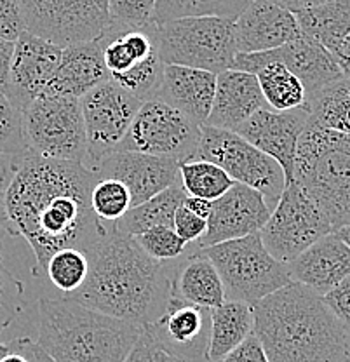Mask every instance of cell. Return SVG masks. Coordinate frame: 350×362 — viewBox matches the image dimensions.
I'll return each mask as SVG.
<instances>
[{"label":"cell","mask_w":350,"mask_h":362,"mask_svg":"<svg viewBox=\"0 0 350 362\" xmlns=\"http://www.w3.org/2000/svg\"><path fill=\"white\" fill-rule=\"evenodd\" d=\"M305 107L312 124L350 136V77L344 75L308 96Z\"/></svg>","instance_id":"f546056e"},{"label":"cell","mask_w":350,"mask_h":362,"mask_svg":"<svg viewBox=\"0 0 350 362\" xmlns=\"http://www.w3.org/2000/svg\"><path fill=\"white\" fill-rule=\"evenodd\" d=\"M78 101L88 138L84 165L94 169L105 157L119 150L143 103L114 81L96 86Z\"/></svg>","instance_id":"5bb4252c"},{"label":"cell","mask_w":350,"mask_h":362,"mask_svg":"<svg viewBox=\"0 0 350 362\" xmlns=\"http://www.w3.org/2000/svg\"><path fill=\"white\" fill-rule=\"evenodd\" d=\"M272 207L262 194L246 185L233 183V187L211 204L208 228L195 243V249H206L228 240L259 233L269 221Z\"/></svg>","instance_id":"e0dca14e"},{"label":"cell","mask_w":350,"mask_h":362,"mask_svg":"<svg viewBox=\"0 0 350 362\" xmlns=\"http://www.w3.org/2000/svg\"><path fill=\"white\" fill-rule=\"evenodd\" d=\"M0 156L9 158L14 165L33 156L25 141L23 112L14 107L4 93H0Z\"/></svg>","instance_id":"d590c367"},{"label":"cell","mask_w":350,"mask_h":362,"mask_svg":"<svg viewBox=\"0 0 350 362\" xmlns=\"http://www.w3.org/2000/svg\"><path fill=\"white\" fill-rule=\"evenodd\" d=\"M180 183L187 195L214 202L227 194L235 181L213 162L192 158L180 164Z\"/></svg>","instance_id":"d6a6232c"},{"label":"cell","mask_w":350,"mask_h":362,"mask_svg":"<svg viewBox=\"0 0 350 362\" xmlns=\"http://www.w3.org/2000/svg\"><path fill=\"white\" fill-rule=\"evenodd\" d=\"M143 331L175 362H209V308L171 294L164 314Z\"/></svg>","instance_id":"9a60e30c"},{"label":"cell","mask_w":350,"mask_h":362,"mask_svg":"<svg viewBox=\"0 0 350 362\" xmlns=\"http://www.w3.org/2000/svg\"><path fill=\"white\" fill-rule=\"evenodd\" d=\"M221 362H270L259 339L251 334Z\"/></svg>","instance_id":"7bdbcfd3"},{"label":"cell","mask_w":350,"mask_h":362,"mask_svg":"<svg viewBox=\"0 0 350 362\" xmlns=\"http://www.w3.org/2000/svg\"><path fill=\"white\" fill-rule=\"evenodd\" d=\"M110 81L98 40L63 47L58 68L46 94H65L81 100L86 93Z\"/></svg>","instance_id":"d4e9b609"},{"label":"cell","mask_w":350,"mask_h":362,"mask_svg":"<svg viewBox=\"0 0 350 362\" xmlns=\"http://www.w3.org/2000/svg\"><path fill=\"white\" fill-rule=\"evenodd\" d=\"M124 362H175L168 354H164L156 343L152 341L145 334V331L141 333L140 339L134 345V349L131 350V354L127 356V359Z\"/></svg>","instance_id":"ee69618b"},{"label":"cell","mask_w":350,"mask_h":362,"mask_svg":"<svg viewBox=\"0 0 350 362\" xmlns=\"http://www.w3.org/2000/svg\"><path fill=\"white\" fill-rule=\"evenodd\" d=\"M269 108L257 75L240 70H225L216 75L213 108L204 126L235 133L255 113Z\"/></svg>","instance_id":"603a6c76"},{"label":"cell","mask_w":350,"mask_h":362,"mask_svg":"<svg viewBox=\"0 0 350 362\" xmlns=\"http://www.w3.org/2000/svg\"><path fill=\"white\" fill-rule=\"evenodd\" d=\"M288 272L293 282L325 296L350 275V247L333 232L288 263Z\"/></svg>","instance_id":"7402d4cb"},{"label":"cell","mask_w":350,"mask_h":362,"mask_svg":"<svg viewBox=\"0 0 350 362\" xmlns=\"http://www.w3.org/2000/svg\"><path fill=\"white\" fill-rule=\"evenodd\" d=\"M349 362H350V361H349Z\"/></svg>","instance_id":"6f0895ef"},{"label":"cell","mask_w":350,"mask_h":362,"mask_svg":"<svg viewBox=\"0 0 350 362\" xmlns=\"http://www.w3.org/2000/svg\"><path fill=\"white\" fill-rule=\"evenodd\" d=\"M89 274L84 286L70 294L93 310L145 327L159 319L173 294L175 262H157L119 232L115 225L88 252Z\"/></svg>","instance_id":"7a4b0ae2"},{"label":"cell","mask_w":350,"mask_h":362,"mask_svg":"<svg viewBox=\"0 0 350 362\" xmlns=\"http://www.w3.org/2000/svg\"><path fill=\"white\" fill-rule=\"evenodd\" d=\"M216 269L225 300L257 305L269 294L291 284L288 265L267 251L259 233L199 249Z\"/></svg>","instance_id":"52a82bcc"},{"label":"cell","mask_w":350,"mask_h":362,"mask_svg":"<svg viewBox=\"0 0 350 362\" xmlns=\"http://www.w3.org/2000/svg\"><path fill=\"white\" fill-rule=\"evenodd\" d=\"M185 197L187 194L182 183L173 185L148 201L131 207L122 220L114 223L115 228L126 235L134 237L156 226H173L176 209L183 206Z\"/></svg>","instance_id":"83f0119b"},{"label":"cell","mask_w":350,"mask_h":362,"mask_svg":"<svg viewBox=\"0 0 350 362\" xmlns=\"http://www.w3.org/2000/svg\"><path fill=\"white\" fill-rule=\"evenodd\" d=\"M14 47H16V42L0 39V93H6L7 84H9Z\"/></svg>","instance_id":"f6af8a7d"},{"label":"cell","mask_w":350,"mask_h":362,"mask_svg":"<svg viewBox=\"0 0 350 362\" xmlns=\"http://www.w3.org/2000/svg\"><path fill=\"white\" fill-rule=\"evenodd\" d=\"M9 233V220H7L6 201H4V190H0V247H2V240Z\"/></svg>","instance_id":"f5cc1de1"},{"label":"cell","mask_w":350,"mask_h":362,"mask_svg":"<svg viewBox=\"0 0 350 362\" xmlns=\"http://www.w3.org/2000/svg\"><path fill=\"white\" fill-rule=\"evenodd\" d=\"M0 362H30V359L26 357V354L16 345V343H14V339H13V341L9 343V352H7L6 356L0 359Z\"/></svg>","instance_id":"816d5d0a"},{"label":"cell","mask_w":350,"mask_h":362,"mask_svg":"<svg viewBox=\"0 0 350 362\" xmlns=\"http://www.w3.org/2000/svg\"><path fill=\"white\" fill-rule=\"evenodd\" d=\"M98 180L120 181L129 190L133 207L180 183V164L171 158L117 150L91 169Z\"/></svg>","instance_id":"ac0fdd59"},{"label":"cell","mask_w":350,"mask_h":362,"mask_svg":"<svg viewBox=\"0 0 350 362\" xmlns=\"http://www.w3.org/2000/svg\"><path fill=\"white\" fill-rule=\"evenodd\" d=\"M214 93L216 74L197 68L165 65L163 84L156 100L182 112L197 126H204L213 108Z\"/></svg>","instance_id":"cb8c5ba5"},{"label":"cell","mask_w":350,"mask_h":362,"mask_svg":"<svg viewBox=\"0 0 350 362\" xmlns=\"http://www.w3.org/2000/svg\"><path fill=\"white\" fill-rule=\"evenodd\" d=\"M9 352V343H0V359Z\"/></svg>","instance_id":"11a10c76"},{"label":"cell","mask_w":350,"mask_h":362,"mask_svg":"<svg viewBox=\"0 0 350 362\" xmlns=\"http://www.w3.org/2000/svg\"><path fill=\"white\" fill-rule=\"evenodd\" d=\"M349 354H350V329H349Z\"/></svg>","instance_id":"9f6ffc18"},{"label":"cell","mask_w":350,"mask_h":362,"mask_svg":"<svg viewBox=\"0 0 350 362\" xmlns=\"http://www.w3.org/2000/svg\"><path fill=\"white\" fill-rule=\"evenodd\" d=\"M233 28L237 54L272 51L302 35L295 14L270 0H253L233 20Z\"/></svg>","instance_id":"44dd1931"},{"label":"cell","mask_w":350,"mask_h":362,"mask_svg":"<svg viewBox=\"0 0 350 362\" xmlns=\"http://www.w3.org/2000/svg\"><path fill=\"white\" fill-rule=\"evenodd\" d=\"M270 2L277 4V6L284 7V9L291 11L293 14H296V13H300V11L322 6V4L331 2V0H270Z\"/></svg>","instance_id":"681fc988"},{"label":"cell","mask_w":350,"mask_h":362,"mask_svg":"<svg viewBox=\"0 0 350 362\" xmlns=\"http://www.w3.org/2000/svg\"><path fill=\"white\" fill-rule=\"evenodd\" d=\"M89 274L88 252L75 247H65L49 258L44 275L66 298L84 286Z\"/></svg>","instance_id":"836d02e7"},{"label":"cell","mask_w":350,"mask_h":362,"mask_svg":"<svg viewBox=\"0 0 350 362\" xmlns=\"http://www.w3.org/2000/svg\"><path fill=\"white\" fill-rule=\"evenodd\" d=\"M133 239L150 258L157 262H175L185 255L188 247V244L182 237H178L173 226H156L140 235H134Z\"/></svg>","instance_id":"74e56055"},{"label":"cell","mask_w":350,"mask_h":362,"mask_svg":"<svg viewBox=\"0 0 350 362\" xmlns=\"http://www.w3.org/2000/svg\"><path fill=\"white\" fill-rule=\"evenodd\" d=\"M62 51V47L30 32L21 33L14 47L9 84L4 93L14 107L23 112L35 98L47 93Z\"/></svg>","instance_id":"d6986e66"},{"label":"cell","mask_w":350,"mask_h":362,"mask_svg":"<svg viewBox=\"0 0 350 362\" xmlns=\"http://www.w3.org/2000/svg\"><path fill=\"white\" fill-rule=\"evenodd\" d=\"M141 333L138 324L105 315L70 298L39 301L37 343L56 362H124Z\"/></svg>","instance_id":"277c9868"},{"label":"cell","mask_w":350,"mask_h":362,"mask_svg":"<svg viewBox=\"0 0 350 362\" xmlns=\"http://www.w3.org/2000/svg\"><path fill=\"white\" fill-rule=\"evenodd\" d=\"M293 181L322 211L333 232L350 223V136L310 120L300 134Z\"/></svg>","instance_id":"5b68a950"},{"label":"cell","mask_w":350,"mask_h":362,"mask_svg":"<svg viewBox=\"0 0 350 362\" xmlns=\"http://www.w3.org/2000/svg\"><path fill=\"white\" fill-rule=\"evenodd\" d=\"M337 235L340 237V239L344 240V243L347 244V246L350 247V223H349V225H345L344 228L337 230Z\"/></svg>","instance_id":"db71d44e"},{"label":"cell","mask_w":350,"mask_h":362,"mask_svg":"<svg viewBox=\"0 0 350 362\" xmlns=\"http://www.w3.org/2000/svg\"><path fill=\"white\" fill-rule=\"evenodd\" d=\"M333 315L350 329V275L322 296Z\"/></svg>","instance_id":"b9f144b4"},{"label":"cell","mask_w":350,"mask_h":362,"mask_svg":"<svg viewBox=\"0 0 350 362\" xmlns=\"http://www.w3.org/2000/svg\"><path fill=\"white\" fill-rule=\"evenodd\" d=\"M16 165L6 158L4 156H0V190H6L7 183H9L11 176H13V171Z\"/></svg>","instance_id":"f907efd6"},{"label":"cell","mask_w":350,"mask_h":362,"mask_svg":"<svg viewBox=\"0 0 350 362\" xmlns=\"http://www.w3.org/2000/svg\"><path fill=\"white\" fill-rule=\"evenodd\" d=\"M94 183V171L77 162L28 156L14 168L4 190L9 233L30 244L37 275H44L54 252H89L107 237L108 226L91 207Z\"/></svg>","instance_id":"6da1fadb"},{"label":"cell","mask_w":350,"mask_h":362,"mask_svg":"<svg viewBox=\"0 0 350 362\" xmlns=\"http://www.w3.org/2000/svg\"><path fill=\"white\" fill-rule=\"evenodd\" d=\"M201 127L163 101H145L119 150L171 158L183 164L197 152Z\"/></svg>","instance_id":"7c38bea8"},{"label":"cell","mask_w":350,"mask_h":362,"mask_svg":"<svg viewBox=\"0 0 350 362\" xmlns=\"http://www.w3.org/2000/svg\"><path fill=\"white\" fill-rule=\"evenodd\" d=\"M25 308V286L0 258V337Z\"/></svg>","instance_id":"f35d334b"},{"label":"cell","mask_w":350,"mask_h":362,"mask_svg":"<svg viewBox=\"0 0 350 362\" xmlns=\"http://www.w3.org/2000/svg\"><path fill=\"white\" fill-rule=\"evenodd\" d=\"M156 0H108V28L140 30L153 25Z\"/></svg>","instance_id":"8d00e7d4"},{"label":"cell","mask_w":350,"mask_h":362,"mask_svg":"<svg viewBox=\"0 0 350 362\" xmlns=\"http://www.w3.org/2000/svg\"><path fill=\"white\" fill-rule=\"evenodd\" d=\"M91 207L101 223L114 225L133 207L129 190L124 183L112 178L98 180L91 190Z\"/></svg>","instance_id":"e575fe53"},{"label":"cell","mask_w":350,"mask_h":362,"mask_svg":"<svg viewBox=\"0 0 350 362\" xmlns=\"http://www.w3.org/2000/svg\"><path fill=\"white\" fill-rule=\"evenodd\" d=\"M18 346L26 354L30 362H56L51 356L39 345L37 341H33L32 338H16L14 339Z\"/></svg>","instance_id":"bcb514c9"},{"label":"cell","mask_w":350,"mask_h":362,"mask_svg":"<svg viewBox=\"0 0 350 362\" xmlns=\"http://www.w3.org/2000/svg\"><path fill=\"white\" fill-rule=\"evenodd\" d=\"M211 204L213 202L206 201V199H201V197H194V195H187L185 201H183V206H185L190 213L197 214L199 218H202V220L206 221H208L211 214Z\"/></svg>","instance_id":"c3c4849f"},{"label":"cell","mask_w":350,"mask_h":362,"mask_svg":"<svg viewBox=\"0 0 350 362\" xmlns=\"http://www.w3.org/2000/svg\"><path fill=\"white\" fill-rule=\"evenodd\" d=\"M156 26V23L140 30L105 26L98 39L110 81L134 94L141 103L156 100L163 84L165 65L157 51Z\"/></svg>","instance_id":"9c48e42d"},{"label":"cell","mask_w":350,"mask_h":362,"mask_svg":"<svg viewBox=\"0 0 350 362\" xmlns=\"http://www.w3.org/2000/svg\"><path fill=\"white\" fill-rule=\"evenodd\" d=\"M331 54H333L337 65L340 66L342 74L350 77V35L345 37V39L331 51Z\"/></svg>","instance_id":"7dc6e473"},{"label":"cell","mask_w":350,"mask_h":362,"mask_svg":"<svg viewBox=\"0 0 350 362\" xmlns=\"http://www.w3.org/2000/svg\"><path fill=\"white\" fill-rule=\"evenodd\" d=\"M208 228V221L199 218L197 214L190 213L185 206H180L176 209L175 221H173V230L178 233V237H182L187 244L190 243H199L202 235L206 233Z\"/></svg>","instance_id":"60d3db41"},{"label":"cell","mask_w":350,"mask_h":362,"mask_svg":"<svg viewBox=\"0 0 350 362\" xmlns=\"http://www.w3.org/2000/svg\"><path fill=\"white\" fill-rule=\"evenodd\" d=\"M173 294L188 303L213 310L225 301V289L213 263L194 247V252L175 259Z\"/></svg>","instance_id":"484cf974"},{"label":"cell","mask_w":350,"mask_h":362,"mask_svg":"<svg viewBox=\"0 0 350 362\" xmlns=\"http://www.w3.org/2000/svg\"><path fill=\"white\" fill-rule=\"evenodd\" d=\"M329 233L333 228L327 218L295 181L286 183L269 221L259 230L263 246L284 265Z\"/></svg>","instance_id":"8fae6325"},{"label":"cell","mask_w":350,"mask_h":362,"mask_svg":"<svg viewBox=\"0 0 350 362\" xmlns=\"http://www.w3.org/2000/svg\"><path fill=\"white\" fill-rule=\"evenodd\" d=\"M25 141L33 156L86 164L88 138L78 98L42 94L23 110Z\"/></svg>","instance_id":"ba28073f"},{"label":"cell","mask_w":350,"mask_h":362,"mask_svg":"<svg viewBox=\"0 0 350 362\" xmlns=\"http://www.w3.org/2000/svg\"><path fill=\"white\" fill-rule=\"evenodd\" d=\"M257 81L270 110L289 112L307 103V90L282 63L269 62L257 71Z\"/></svg>","instance_id":"4dcf8cb0"},{"label":"cell","mask_w":350,"mask_h":362,"mask_svg":"<svg viewBox=\"0 0 350 362\" xmlns=\"http://www.w3.org/2000/svg\"><path fill=\"white\" fill-rule=\"evenodd\" d=\"M194 158L213 162L235 183L259 192L272 209L286 188L284 171L277 160L259 152L233 131L202 126Z\"/></svg>","instance_id":"30bf717a"},{"label":"cell","mask_w":350,"mask_h":362,"mask_svg":"<svg viewBox=\"0 0 350 362\" xmlns=\"http://www.w3.org/2000/svg\"><path fill=\"white\" fill-rule=\"evenodd\" d=\"M26 32L58 47L98 40L108 23V0H20Z\"/></svg>","instance_id":"4fadbf2b"},{"label":"cell","mask_w":350,"mask_h":362,"mask_svg":"<svg viewBox=\"0 0 350 362\" xmlns=\"http://www.w3.org/2000/svg\"><path fill=\"white\" fill-rule=\"evenodd\" d=\"M156 44L164 65L221 74L237 56L233 20L214 16L180 18L156 26Z\"/></svg>","instance_id":"8992f818"},{"label":"cell","mask_w":350,"mask_h":362,"mask_svg":"<svg viewBox=\"0 0 350 362\" xmlns=\"http://www.w3.org/2000/svg\"><path fill=\"white\" fill-rule=\"evenodd\" d=\"M307 107L289 112H274L270 108H263L247 119L235 133L243 136L259 152L277 160L284 171L286 183H291L296 145L300 134L307 127Z\"/></svg>","instance_id":"ffe728a7"},{"label":"cell","mask_w":350,"mask_h":362,"mask_svg":"<svg viewBox=\"0 0 350 362\" xmlns=\"http://www.w3.org/2000/svg\"><path fill=\"white\" fill-rule=\"evenodd\" d=\"M26 32L20 0H0V39L16 42Z\"/></svg>","instance_id":"ab89813d"},{"label":"cell","mask_w":350,"mask_h":362,"mask_svg":"<svg viewBox=\"0 0 350 362\" xmlns=\"http://www.w3.org/2000/svg\"><path fill=\"white\" fill-rule=\"evenodd\" d=\"M270 362H349V329L312 289L291 282L253 305Z\"/></svg>","instance_id":"3957f363"},{"label":"cell","mask_w":350,"mask_h":362,"mask_svg":"<svg viewBox=\"0 0 350 362\" xmlns=\"http://www.w3.org/2000/svg\"><path fill=\"white\" fill-rule=\"evenodd\" d=\"M295 16L303 35L317 40L329 52L350 35V0H331Z\"/></svg>","instance_id":"f1b7e54d"},{"label":"cell","mask_w":350,"mask_h":362,"mask_svg":"<svg viewBox=\"0 0 350 362\" xmlns=\"http://www.w3.org/2000/svg\"><path fill=\"white\" fill-rule=\"evenodd\" d=\"M269 62H279L293 75H296L307 90V98L326 88L331 82L344 77L333 54L325 45L303 33L296 40L282 45L279 49L253 52V54H237L232 70L247 71V74L255 75Z\"/></svg>","instance_id":"2e32d148"},{"label":"cell","mask_w":350,"mask_h":362,"mask_svg":"<svg viewBox=\"0 0 350 362\" xmlns=\"http://www.w3.org/2000/svg\"><path fill=\"white\" fill-rule=\"evenodd\" d=\"M253 305L246 301L225 300L220 307L211 310L209 362H221L233 349L253 334Z\"/></svg>","instance_id":"4316f807"},{"label":"cell","mask_w":350,"mask_h":362,"mask_svg":"<svg viewBox=\"0 0 350 362\" xmlns=\"http://www.w3.org/2000/svg\"><path fill=\"white\" fill-rule=\"evenodd\" d=\"M253 0H156L153 23L180 20V18L214 16L235 20Z\"/></svg>","instance_id":"1f68e13d"}]
</instances>
